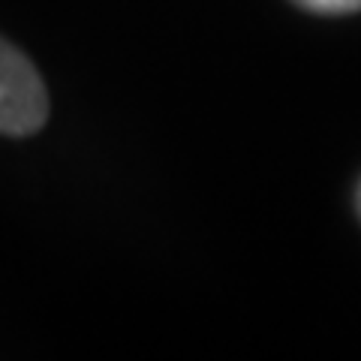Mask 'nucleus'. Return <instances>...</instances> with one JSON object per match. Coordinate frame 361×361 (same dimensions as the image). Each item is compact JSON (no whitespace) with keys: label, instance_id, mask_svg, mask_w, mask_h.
Listing matches in <instances>:
<instances>
[{"label":"nucleus","instance_id":"nucleus-1","mask_svg":"<svg viewBox=\"0 0 361 361\" xmlns=\"http://www.w3.org/2000/svg\"><path fill=\"white\" fill-rule=\"evenodd\" d=\"M49 118V90L25 54L0 39V133L33 135Z\"/></svg>","mask_w":361,"mask_h":361},{"label":"nucleus","instance_id":"nucleus-2","mask_svg":"<svg viewBox=\"0 0 361 361\" xmlns=\"http://www.w3.org/2000/svg\"><path fill=\"white\" fill-rule=\"evenodd\" d=\"M298 6L310 9V13H322V16H346V13H358L361 0H295Z\"/></svg>","mask_w":361,"mask_h":361},{"label":"nucleus","instance_id":"nucleus-3","mask_svg":"<svg viewBox=\"0 0 361 361\" xmlns=\"http://www.w3.org/2000/svg\"><path fill=\"white\" fill-rule=\"evenodd\" d=\"M355 205H358V217H361V184H358V196H355Z\"/></svg>","mask_w":361,"mask_h":361}]
</instances>
